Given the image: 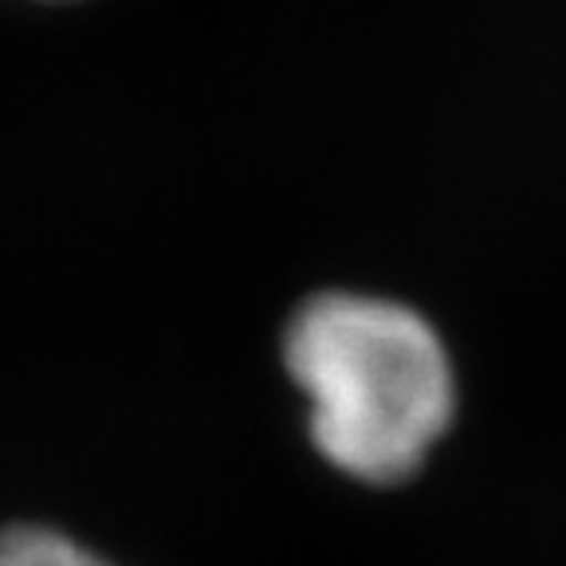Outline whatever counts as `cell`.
I'll return each mask as SVG.
<instances>
[{"instance_id": "6da1fadb", "label": "cell", "mask_w": 566, "mask_h": 566, "mask_svg": "<svg viewBox=\"0 0 566 566\" xmlns=\"http://www.w3.org/2000/svg\"><path fill=\"white\" fill-rule=\"evenodd\" d=\"M283 358L307 394L315 449L366 484L413 476L457 413L441 335L394 300L318 295L292 318Z\"/></svg>"}, {"instance_id": "7a4b0ae2", "label": "cell", "mask_w": 566, "mask_h": 566, "mask_svg": "<svg viewBox=\"0 0 566 566\" xmlns=\"http://www.w3.org/2000/svg\"><path fill=\"white\" fill-rule=\"evenodd\" d=\"M0 566H115L52 527L0 531Z\"/></svg>"}]
</instances>
